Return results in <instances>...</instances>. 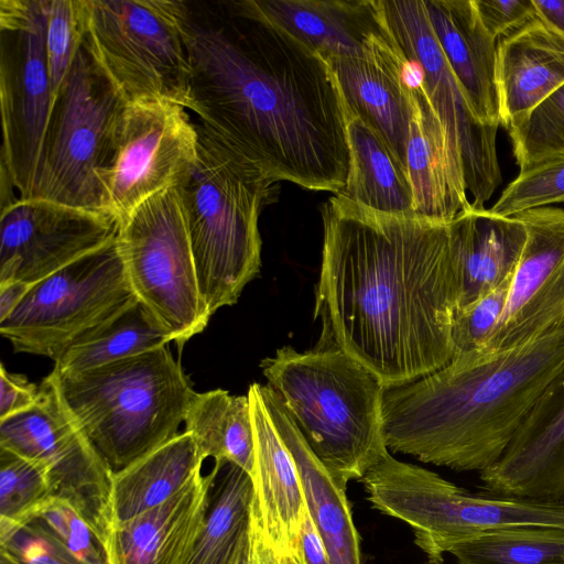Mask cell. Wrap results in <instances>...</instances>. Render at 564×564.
Instances as JSON below:
<instances>
[{"label":"cell","mask_w":564,"mask_h":564,"mask_svg":"<svg viewBox=\"0 0 564 564\" xmlns=\"http://www.w3.org/2000/svg\"><path fill=\"white\" fill-rule=\"evenodd\" d=\"M322 218L316 347L343 350L386 389L447 365L460 293L449 224L377 212L340 194L324 203Z\"/></svg>","instance_id":"6da1fadb"},{"label":"cell","mask_w":564,"mask_h":564,"mask_svg":"<svg viewBox=\"0 0 564 564\" xmlns=\"http://www.w3.org/2000/svg\"><path fill=\"white\" fill-rule=\"evenodd\" d=\"M224 6L221 25H189L191 111L273 181L339 193L349 149L344 104L328 64L252 0Z\"/></svg>","instance_id":"7a4b0ae2"},{"label":"cell","mask_w":564,"mask_h":564,"mask_svg":"<svg viewBox=\"0 0 564 564\" xmlns=\"http://www.w3.org/2000/svg\"><path fill=\"white\" fill-rule=\"evenodd\" d=\"M563 365L564 327L511 348L456 355L427 376L384 390L387 447L481 473L499 460Z\"/></svg>","instance_id":"3957f363"},{"label":"cell","mask_w":564,"mask_h":564,"mask_svg":"<svg viewBox=\"0 0 564 564\" xmlns=\"http://www.w3.org/2000/svg\"><path fill=\"white\" fill-rule=\"evenodd\" d=\"M260 368L316 457L347 488L389 449L383 432L384 386L343 350L276 349Z\"/></svg>","instance_id":"277c9868"},{"label":"cell","mask_w":564,"mask_h":564,"mask_svg":"<svg viewBox=\"0 0 564 564\" xmlns=\"http://www.w3.org/2000/svg\"><path fill=\"white\" fill-rule=\"evenodd\" d=\"M197 159L180 188L202 299L213 315L237 303L261 268L259 218L278 197L264 175L202 124Z\"/></svg>","instance_id":"5b68a950"},{"label":"cell","mask_w":564,"mask_h":564,"mask_svg":"<svg viewBox=\"0 0 564 564\" xmlns=\"http://www.w3.org/2000/svg\"><path fill=\"white\" fill-rule=\"evenodd\" d=\"M57 377L66 404L113 473L176 437L194 393L169 345Z\"/></svg>","instance_id":"8992f818"},{"label":"cell","mask_w":564,"mask_h":564,"mask_svg":"<svg viewBox=\"0 0 564 564\" xmlns=\"http://www.w3.org/2000/svg\"><path fill=\"white\" fill-rule=\"evenodd\" d=\"M83 41L128 104L170 101L192 108L183 1L82 0Z\"/></svg>","instance_id":"52a82bcc"},{"label":"cell","mask_w":564,"mask_h":564,"mask_svg":"<svg viewBox=\"0 0 564 564\" xmlns=\"http://www.w3.org/2000/svg\"><path fill=\"white\" fill-rule=\"evenodd\" d=\"M127 105L82 41L55 93L29 199L107 213L100 175Z\"/></svg>","instance_id":"ba28073f"},{"label":"cell","mask_w":564,"mask_h":564,"mask_svg":"<svg viewBox=\"0 0 564 564\" xmlns=\"http://www.w3.org/2000/svg\"><path fill=\"white\" fill-rule=\"evenodd\" d=\"M117 239L133 294L182 349L212 315L199 292L180 188H166L135 207L119 221Z\"/></svg>","instance_id":"9c48e42d"},{"label":"cell","mask_w":564,"mask_h":564,"mask_svg":"<svg viewBox=\"0 0 564 564\" xmlns=\"http://www.w3.org/2000/svg\"><path fill=\"white\" fill-rule=\"evenodd\" d=\"M135 295L117 237L31 285L0 333L14 351L54 361L80 335Z\"/></svg>","instance_id":"30bf717a"},{"label":"cell","mask_w":564,"mask_h":564,"mask_svg":"<svg viewBox=\"0 0 564 564\" xmlns=\"http://www.w3.org/2000/svg\"><path fill=\"white\" fill-rule=\"evenodd\" d=\"M0 447L48 467L54 495L75 507L102 551L115 527L113 471L66 404L54 370L33 406L0 421Z\"/></svg>","instance_id":"8fae6325"},{"label":"cell","mask_w":564,"mask_h":564,"mask_svg":"<svg viewBox=\"0 0 564 564\" xmlns=\"http://www.w3.org/2000/svg\"><path fill=\"white\" fill-rule=\"evenodd\" d=\"M45 1H0L1 167L29 199L54 100L45 46Z\"/></svg>","instance_id":"7c38bea8"},{"label":"cell","mask_w":564,"mask_h":564,"mask_svg":"<svg viewBox=\"0 0 564 564\" xmlns=\"http://www.w3.org/2000/svg\"><path fill=\"white\" fill-rule=\"evenodd\" d=\"M377 3L403 56L419 68L422 85L462 166L470 204L485 207L502 182L496 147L499 127L481 124L474 116L437 43L424 1Z\"/></svg>","instance_id":"4fadbf2b"},{"label":"cell","mask_w":564,"mask_h":564,"mask_svg":"<svg viewBox=\"0 0 564 564\" xmlns=\"http://www.w3.org/2000/svg\"><path fill=\"white\" fill-rule=\"evenodd\" d=\"M187 109L170 101L128 104L100 175L105 210L118 223L145 199L178 186L197 159Z\"/></svg>","instance_id":"5bb4252c"},{"label":"cell","mask_w":564,"mask_h":564,"mask_svg":"<svg viewBox=\"0 0 564 564\" xmlns=\"http://www.w3.org/2000/svg\"><path fill=\"white\" fill-rule=\"evenodd\" d=\"M118 228L108 213L18 197L1 209L0 283L32 285L111 241Z\"/></svg>","instance_id":"9a60e30c"},{"label":"cell","mask_w":564,"mask_h":564,"mask_svg":"<svg viewBox=\"0 0 564 564\" xmlns=\"http://www.w3.org/2000/svg\"><path fill=\"white\" fill-rule=\"evenodd\" d=\"M518 216L527 239L501 318L481 352L511 348L564 327V209Z\"/></svg>","instance_id":"2e32d148"},{"label":"cell","mask_w":564,"mask_h":564,"mask_svg":"<svg viewBox=\"0 0 564 564\" xmlns=\"http://www.w3.org/2000/svg\"><path fill=\"white\" fill-rule=\"evenodd\" d=\"M479 479L491 495L564 503V365Z\"/></svg>","instance_id":"e0dca14e"},{"label":"cell","mask_w":564,"mask_h":564,"mask_svg":"<svg viewBox=\"0 0 564 564\" xmlns=\"http://www.w3.org/2000/svg\"><path fill=\"white\" fill-rule=\"evenodd\" d=\"M224 467L214 464L206 475L197 468L171 498L116 524L102 547L107 564H185L204 529Z\"/></svg>","instance_id":"ac0fdd59"},{"label":"cell","mask_w":564,"mask_h":564,"mask_svg":"<svg viewBox=\"0 0 564 564\" xmlns=\"http://www.w3.org/2000/svg\"><path fill=\"white\" fill-rule=\"evenodd\" d=\"M326 63L344 106L375 130L406 171L411 91L406 59L393 37L367 56L333 57Z\"/></svg>","instance_id":"d6986e66"},{"label":"cell","mask_w":564,"mask_h":564,"mask_svg":"<svg viewBox=\"0 0 564 564\" xmlns=\"http://www.w3.org/2000/svg\"><path fill=\"white\" fill-rule=\"evenodd\" d=\"M405 82L412 108L406 171L413 191V213L449 224L470 205L463 170L422 85L419 68L412 62Z\"/></svg>","instance_id":"ffe728a7"},{"label":"cell","mask_w":564,"mask_h":564,"mask_svg":"<svg viewBox=\"0 0 564 564\" xmlns=\"http://www.w3.org/2000/svg\"><path fill=\"white\" fill-rule=\"evenodd\" d=\"M247 395L254 434L251 480L262 525L276 557L301 555L307 506L296 464L268 412L260 383H252Z\"/></svg>","instance_id":"44dd1931"},{"label":"cell","mask_w":564,"mask_h":564,"mask_svg":"<svg viewBox=\"0 0 564 564\" xmlns=\"http://www.w3.org/2000/svg\"><path fill=\"white\" fill-rule=\"evenodd\" d=\"M268 20L323 59L364 57L392 36L377 0H252Z\"/></svg>","instance_id":"7402d4cb"},{"label":"cell","mask_w":564,"mask_h":564,"mask_svg":"<svg viewBox=\"0 0 564 564\" xmlns=\"http://www.w3.org/2000/svg\"><path fill=\"white\" fill-rule=\"evenodd\" d=\"M442 53L476 119L500 126L497 43L485 29L474 0L424 1Z\"/></svg>","instance_id":"603a6c76"},{"label":"cell","mask_w":564,"mask_h":564,"mask_svg":"<svg viewBox=\"0 0 564 564\" xmlns=\"http://www.w3.org/2000/svg\"><path fill=\"white\" fill-rule=\"evenodd\" d=\"M496 77L508 131L564 84V37L533 18L499 40Z\"/></svg>","instance_id":"cb8c5ba5"},{"label":"cell","mask_w":564,"mask_h":564,"mask_svg":"<svg viewBox=\"0 0 564 564\" xmlns=\"http://www.w3.org/2000/svg\"><path fill=\"white\" fill-rule=\"evenodd\" d=\"M268 412L291 452L302 481L310 516L325 544L330 564H362L360 536L346 487L316 457L275 391L260 384Z\"/></svg>","instance_id":"d4e9b609"},{"label":"cell","mask_w":564,"mask_h":564,"mask_svg":"<svg viewBox=\"0 0 564 564\" xmlns=\"http://www.w3.org/2000/svg\"><path fill=\"white\" fill-rule=\"evenodd\" d=\"M459 276L458 308L512 275L527 239L518 216H497L471 204L449 223Z\"/></svg>","instance_id":"484cf974"},{"label":"cell","mask_w":564,"mask_h":564,"mask_svg":"<svg viewBox=\"0 0 564 564\" xmlns=\"http://www.w3.org/2000/svg\"><path fill=\"white\" fill-rule=\"evenodd\" d=\"M344 110L349 170L346 184L337 194L381 213H413L406 171L372 128L345 106Z\"/></svg>","instance_id":"4316f807"},{"label":"cell","mask_w":564,"mask_h":564,"mask_svg":"<svg viewBox=\"0 0 564 564\" xmlns=\"http://www.w3.org/2000/svg\"><path fill=\"white\" fill-rule=\"evenodd\" d=\"M205 458L187 432L112 475L115 525L152 509L176 494Z\"/></svg>","instance_id":"83f0119b"},{"label":"cell","mask_w":564,"mask_h":564,"mask_svg":"<svg viewBox=\"0 0 564 564\" xmlns=\"http://www.w3.org/2000/svg\"><path fill=\"white\" fill-rule=\"evenodd\" d=\"M171 333L135 296L75 339L55 360L58 376L94 369L167 346Z\"/></svg>","instance_id":"f1b7e54d"},{"label":"cell","mask_w":564,"mask_h":564,"mask_svg":"<svg viewBox=\"0 0 564 564\" xmlns=\"http://www.w3.org/2000/svg\"><path fill=\"white\" fill-rule=\"evenodd\" d=\"M184 424L205 459L213 457L220 467L234 464L252 477L254 434L248 395L221 389L194 391Z\"/></svg>","instance_id":"f546056e"},{"label":"cell","mask_w":564,"mask_h":564,"mask_svg":"<svg viewBox=\"0 0 564 564\" xmlns=\"http://www.w3.org/2000/svg\"><path fill=\"white\" fill-rule=\"evenodd\" d=\"M204 529L185 564H241L248 547L251 477L234 464L215 486Z\"/></svg>","instance_id":"4dcf8cb0"},{"label":"cell","mask_w":564,"mask_h":564,"mask_svg":"<svg viewBox=\"0 0 564 564\" xmlns=\"http://www.w3.org/2000/svg\"><path fill=\"white\" fill-rule=\"evenodd\" d=\"M449 553L459 564H564V530L524 528L464 541Z\"/></svg>","instance_id":"1f68e13d"},{"label":"cell","mask_w":564,"mask_h":564,"mask_svg":"<svg viewBox=\"0 0 564 564\" xmlns=\"http://www.w3.org/2000/svg\"><path fill=\"white\" fill-rule=\"evenodd\" d=\"M53 495L45 464L0 447V542L33 522Z\"/></svg>","instance_id":"d6a6232c"},{"label":"cell","mask_w":564,"mask_h":564,"mask_svg":"<svg viewBox=\"0 0 564 564\" xmlns=\"http://www.w3.org/2000/svg\"><path fill=\"white\" fill-rule=\"evenodd\" d=\"M507 132L520 171L564 159V84Z\"/></svg>","instance_id":"836d02e7"},{"label":"cell","mask_w":564,"mask_h":564,"mask_svg":"<svg viewBox=\"0 0 564 564\" xmlns=\"http://www.w3.org/2000/svg\"><path fill=\"white\" fill-rule=\"evenodd\" d=\"M554 203H564V159L520 171L490 212L497 216L512 217Z\"/></svg>","instance_id":"e575fe53"},{"label":"cell","mask_w":564,"mask_h":564,"mask_svg":"<svg viewBox=\"0 0 564 564\" xmlns=\"http://www.w3.org/2000/svg\"><path fill=\"white\" fill-rule=\"evenodd\" d=\"M44 1L47 67L56 93L83 41L82 0Z\"/></svg>","instance_id":"d590c367"},{"label":"cell","mask_w":564,"mask_h":564,"mask_svg":"<svg viewBox=\"0 0 564 564\" xmlns=\"http://www.w3.org/2000/svg\"><path fill=\"white\" fill-rule=\"evenodd\" d=\"M511 278L475 302L457 308L452 330L454 356L484 350L503 313Z\"/></svg>","instance_id":"8d00e7d4"},{"label":"cell","mask_w":564,"mask_h":564,"mask_svg":"<svg viewBox=\"0 0 564 564\" xmlns=\"http://www.w3.org/2000/svg\"><path fill=\"white\" fill-rule=\"evenodd\" d=\"M35 520L85 564H107L87 522L66 499L55 495L47 498L40 507Z\"/></svg>","instance_id":"74e56055"},{"label":"cell","mask_w":564,"mask_h":564,"mask_svg":"<svg viewBox=\"0 0 564 564\" xmlns=\"http://www.w3.org/2000/svg\"><path fill=\"white\" fill-rule=\"evenodd\" d=\"M0 547L11 552L22 564H85L36 520L0 542Z\"/></svg>","instance_id":"f35d334b"},{"label":"cell","mask_w":564,"mask_h":564,"mask_svg":"<svg viewBox=\"0 0 564 564\" xmlns=\"http://www.w3.org/2000/svg\"><path fill=\"white\" fill-rule=\"evenodd\" d=\"M479 18L494 39H502L533 18V0H474Z\"/></svg>","instance_id":"ab89813d"},{"label":"cell","mask_w":564,"mask_h":564,"mask_svg":"<svg viewBox=\"0 0 564 564\" xmlns=\"http://www.w3.org/2000/svg\"><path fill=\"white\" fill-rule=\"evenodd\" d=\"M40 398V384L0 367V421L33 406Z\"/></svg>","instance_id":"60d3db41"},{"label":"cell","mask_w":564,"mask_h":564,"mask_svg":"<svg viewBox=\"0 0 564 564\" xmlns=\"http://www.w3.org/2000/svg\"><path fill=\"white\" fill-rule=\"evenodd\" d=\"M241 564H278L276 554L262 525L254 496L250 510L248 547Z\"/></svg>","instance_id":"b9f144b4"},{"label":"cell","mask_w":564,"mask_h":564,"mask_svg":"<svg viewBox=\"0 0 564 564\" xmlns=\"http://www.w3.org/2000/svg\"><path fill=\"white\" fill-rule=\"evenodd\" d=\"M301 547L305 564H330L325 544L308 510L301 530Z\"/></svg>","instance_id":"7bdbcfd3"},{"label":"cell","mask_w":564,"mask_h":564,"mask_svg":"<svg viewBox=\"0 0 564 564\" xmlns=\"http://www.w3.org/2000/svg\"><path fill=\"white\" fill-rule=\"evenodd\" d=\"M30 288L31 284L17 280L0 283V322L18 307Z\"/></svg>","instance_id":"ee69618b"},{"label":"cell","mask_w":564,"mask_h":564,"mask_svg":"<svg viewBox=\"0 0 564 564\" xmlns=\"http://www.w3.org/2000/svg\"><path fill=\"white\" fill-rule=\"evenodd\" d=\"M535 17L564 37V0H533Z\"/></svg>","instance_id":"f6af8a7d"},{"label":"cell","mask_w":564,"mask_h":564,"mask_svg":"<svg viewBox=\"0 0 564 564\" xmlns=\"http://www.w3.org/2000/svg\"><path fill=\"white\" fill-rule=\"evenodd\" d=\"M278 564H305L303 554L301 555H282L278 557Z\"/></svg>","instance_id":"bcb514c9"},{"label":"cell","mask_w":564,"mask_h":564,"mask_svg":"<svg viewBox=\"0 0 564 564\" xmlns=\"http://www.w3.org/2000/svg\"><path fill=\"white\" fill-rule=\"evenodd\" d=\"M0 564H22L11 552L0 547Z\"/></svg>","instance_id":"7dc6e473"},{"label":"cell","mask_w":564,"mask_h":564,"mask_svg":"<svg viewBox=\"0 0 564 564\" xmlns=\"http://www.w3.org/2000/svg\"><path fill=\"white\" fill-rule=\"evenodd\" d=\"M426 564H442V563H434V562H430V561H427V563H426Z\"/></svg>","instance_id":"c3c4849f"}]
</instances>
